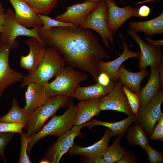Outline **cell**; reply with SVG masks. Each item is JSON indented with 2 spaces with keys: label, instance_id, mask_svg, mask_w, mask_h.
Wrapping results in <instances>:
<instances>
[{
  "label": "cell",
  "instance_id": "6da1fadb",
  "mask_svg": "<svg viewBox=\"0 0 163 163\" xmlns=\"http://www.w3.org/2000/svg\"><path fill=\"white\" fill-rule=\"evenodd\" d=\"M39 37L45 46L56 50L65 63L86 72L97 81L99 75L96 63L86 58L79 50L70 27H53L46 30H38Z\"/></svg>",
  "mask_w": 163,
  "mask_h": 163
},
{
  "label": "cell",
  "instance_id": "7a4b0ae2",
  "mask_svg": "<svg viewBox=\"0 0 163 163\" xmlns=\"http://www.w3.org/2000/svg\"><path fill=\"white\" fill-rule=\"evenodd\" d=\"M65 63L59 52L51 47L46 48L44 57L39 66L34 71L28 73L24 76L20 86L24 88L33 82L44 86L65 67Z\"/></svg>",
  "mask_w": 163,
  "mask_h": 163
},
{
  "label": "cell",
  "instance_id": "3957f363",
  "mask_svg": "<svg viewBox=\"0 0 163 163\" xmlns=\"http://www.w3.org/2000/svg\"><path fill=\"white\" fill-rule=\"evenodd\" d=\"M55 77L54 80L44 86L49 98L61 95L71 97L80 83L88 78L86 74L69 65L64 67Z\"/></svg>",
  "mask_w": 163,
  "mask_h": 163
},
{
  "label": "cell",
  "instance_id": "277c9868",
  "mask_svg": "<svg viewBox=\"0 0 163 163\" xmlns=\"http://www.w3.org/2000/svg\"><path fill=\"white\" fill-rule=\"evenodd\" d=\"M68 107V109L63 114L54 115L40 130L28 137L27 153L29 155L34 145L41 139L50 135L59 136L72 128L77 107L72 101L69 102Z\"/></svg>",
  "mask_w": 163,
  "mask_h": 163
},
{
  "label": "cell",
  "instance_id": "5b68a950",
  "mask_svg": "<svg viewBox=\"0 0 163 163\" xmlns=\"http://www.w3.org/2000/svg\"><path fill=\"white\" fill-rule=\"evenodd\" d=\"M69 98L63 95L50 97L45 104L35 109L30 115L27 122L26 128L27 136H30L40 130L49 118L69 103Z\"/></svg>",
  "mask_w": 163,
  "mask_h": 163
},
{
  "label": "cell",
  "instance_id": "8992f818",
  "mask_svg": "<svg viewBox=\"0 0 163 163\" xmlns=\"http://www.w3.org/2000/svg\"><path fill=\"white\" fill-rule=\"evenodd\" d=\"M40 28L29 29L23 26L16 21L14 11L12 9L8 8L5 13L0 43L7 45L11 50L15 48L18 45L16 39L19 36L34 37L42 42L38 34Z\"/></svg>",
  "mask_w": 163,
  "mask_h": 163
},
{
  "label": "cell",
  "instance_id": "52a82bcc",
  "mask_svg": "<svg viewBox=\"0 0 163 163\" xmlns=\"http://www.w3.org/2000/svg\"><path fill=\"white\" fill-rule=\"evenodd\" d=\"M107 5L105 0H101L81 23L80 27L90 29L100 35L103 43L108 49L110 42L112 46L114 43L113 34L109 30L107 21Z\"/></svg>",
  "mask_w": 163,
  "mask_h": 163
},
{
  "label": "cell",
  "instance_id": "ba28073f",
  "mask_svg": "<svg viewBox=\"0 0 163 163\" xmlns=\"http://www.w3.org/2000/svg\"><path fill=\"white\" fill-rule=\"evenodd\" d=\"M89 124V121L83 124L74 126L69 130L59 136L57 141L48 149L40 163H58L62 156L74 145L75 138L79 136L81 130Z\"/></svg>",
  "mask_w": 163,
  "mask_h": 163
},
{
  "label": "cell",
  "instance_id": "9c48e42d",
  "mask_svg": "<svg viewBox=\"0 0 163 163\" xmlns=\"http://www.w3.org/2000/svg\"><path fill=\"white\" fill-rule=\"evenodd\" d=\"M163 102V90L160 89L155 96L143 109H139L134 123L143 128L148 137L151 135L162 113L161 107Z\"/></svg>",
  "mask_w": 163,
  "mask_h": 163
},
{
  "label": "cell",
  "instance_id": "30bf717a",
  "mask_svg": "<svg viewBox=\"0 0 163 163\" xmlns=\"http://www.w3.org/2000/svg\"><path fill=\"white\" fill-rule=\"evenodd\" d=\"M123 84L118 80L106 95L100 99L101 110H111L123 112L128 116L133 114L126 96L123 88Z\"/></svg>",
  "mask_w": 163,
  "mask_h": 163
},
{
  "label": "cell",
  "instance_id": "8fae6325",
  "mask_svg": "<svg viewBox=\"0 0 163 163\" xmlns=\"http://www.w3.org/2000/svg\"><path fill=\"white\" fill-rule=\"evenodd\" d=\"M127 33L139 45L140 50L138 63L139 69H146L150 66L158 68L163 63V56L160 47L150 46L145 43L137 33L132 29L127 30Z\"/></svg>",
  "mask_w": 163,
  "mask_h": 163
},
{
  "label": "cell",
  "instance_id": "7c38bea8",
  "mask_svg": "<svg viewBox=\"0 0 163 163\" xmlns=\"http://www.w3.org/2000/svg\"><path fill=\"white\" fill-rule=\"evenodd\" d=\"M11 49L7 44L0 43V97L5 90L12 85L21 81L24 76L12 69L9 64Z\"/></svg>",
  "mask_w": 163,
  "mask_h": 163
},
{
  "label": "cell",
  "instance_id": "4fadbf2b",
  "mask_svg": "<svg viewBox=\"0 0 163 163\" xmlns=\"http://www.w3.org/2000/svg\"><path fill=\"white\" fill-rule=\"evenodd\" d=\"M107 5V21L108 27L113 34L115 33L122 25L133 16L140 18L138 14L139 8L131 6L120 8L113 0H105Z\"/></svg>",
  "mask_w": 163,
  "mask_h": 163
},
{
  "label": "cell",
  "instance_id": "5bb4252c",
  "mask_svg": "<svg viewBox=\"0 0 163 163\" xmlns=\"http://www.w3.org/2000/svg\"><path fill=\"white\" fill-rule=\"evenodd\" d=\"M121 37L123 48L122 54L119 55L117 59L109 62H105L103 60L96 62L99 74L104 72L107 74L110 79L116 82L119 80L118 75V70L123 63L127 59L131 58L139 59L140 52H133L129 49L128 43L124 40L122 34H120Z\"/></svg>",
  "mask_w": 163,
  "mask_h": 163
},
{
  "label": "cell",
  "instance_id": "9a60e30c",
  "mask_svg": "<svg viewBox=\"0 0 163 163\" xmlns=\"http://www.w3.org/2000/svg\"><path fill=\"white\" fill-rule=\"evenodd\" d=\"M25 43L29 47V53L27 56H21L19 65L27 69L28 73H31L38 68L42 62L46 47L43 42L34 37H30Z\"/></svg>",
  "mask_w": 163,
  "mask_h": 163
},
{
  "label": "cell",
  "instance_id": "2e32d148",
  "mask_svg": "<svg viewBox=\"0 0 163 163\" xmlns=\"http://www.w3.org/2000/svg\"><path fill=\"white\" fill-rule=\"evenodd\" d=\"M14 10L16 21L23 26L31 29L40 28L43 22L39 14L36 13L24 0H9Z\"/></svg>",
  "mask_w": 163,
  "mask_h": 163
},
{
  "label": "cell",
  "instance_id": "e0dca14e",
  "mask_svg": "<svg viewBox=\"0 0 163 163\" xmlns=\"http://www.w3.org/2000/svg\"><path fill=\"white\" fill-rule=\"evenodd\" d=\"M112 136H113V133L107 128L102 138L94 144L86 147L74 145L68 152L70 155H82L86 160L96 157H103L109 146V141Z\"/></svg>",
  "mask_w": 163,
  "mask_h": 163
},
{
  "label": "cell",
  "instance_id": "ac0fdd59",
  "mask_svg": "<svg viewBox=\"0 0 163 163\" xmlns=\"http://www.w3.org/2000/svg\"><path fill=\"white\" fill-rule=\"evenodd\" d=\"M97 3L85 2L68 6L66 11L54 19L79 26L81 23L96 6Z\"/></svg>",
  "mask_w": 163,
  "mask_h": 163
},
{
  "label": "cell",
  "instance_id": "d6986e66",
  "mask_svg": "<svg viewBox=\"0 0 163 163\" xmlns=\"http://www.w3.org/2000/svg\"><path fill=\"white\" fill-rule=\"evenodd\" d=\"M49 98L44 86L36 83H31L27 86L25 92L26 105L23 108L30 115L37 108L45 104Z\"/></svg>",
  "mask_w": 163,
  "mask_h": 163
},
{
  "label": "cell",
  "instance_id": "ffe728a7",
  "mask_svg": "<svg viewBox=\"0 0 163 163\" xmlns=\"http://www.w3.org/2000/svg\"><path fill=\"white\" fill-rule=\"evenodd\" d=\"M115 84L116 82L112 80L107 86L103 85L97 82L94 85L88 86L81 87L79 85L71 97L75 98L79 101L100 99L110 92Z\"/></svg>",
  "mask_w": 163,
  "mask_h": 163
},
{
  "label": "cell",
  "instance_id": "44dd1931",
  "mask_svg": "<svg viewBox=\"0 0 163 163\" xmlns=\"http://www.w3.org/2000/svg\"><path fill=\"white\" fill-rule=\"evenodd\" d=\"M100 99L80 101L76 106L77 112L74 120V126L85 124L93 117L98 116L101 111L99 106Z\"/></svg>",
  "mask_w": 163,
  "mask_h": 163
},
{
  "label": "cell",
  "instance_id": "7402d4cb",
  "mask_svg": "<svg viewBox=\"0 0 163 163\" xmlns=\"http://www.w3.org/2000/svg\"><path fill=\"white\" fill-rule=\"evenodd\" d=\"M149 75L146 69H142L138 72H133L127 70L122 64L118 71L119 80L123 85L131 92L138 94L141 89V83Z\"/></svg>",
  "mask_w": 163,
  "mask_h": 163
},
{
  "label": "cell",
  "instance_id": "603a6c76",
  "mask_svg": "<svg viewBox=\"0 0 163 163\" xmlns=\"http://www.w3.org/2000/svg\"><path fill=\"white\" fill-rule=\"evenodd\" d=\"M161 88L158 68L151 67V74L145 87L141 88L139 93L140 106L139 109L144 108L155 96Z\"/></svg>",
  "mask_w": 163,
  "mask_h": 163
},
{
  "label": "cell",
  "instance_id": "cb8c5ba5",
  "mask_svg": "<svg viewBox=\"0 0 163 163\" xmlns=\"http://www.w3.org/2000/svg\"><path fill=\"white\" fill-rule=\"evenodd\" d=\"M130 29L137 33L142 32L145 35L152 36L163 34V13L157 17L149 21L138 22L130 21Z\"/></svg>",
  "mask_w": 163,
  "mask_h": 163
},
{
  "label": "cell",
  "instance_id": "d4e9b609",
  "mask_svg": "<svg viewBox=\"0 0 163 163\" xmlns=\"http://www.w3.org/2000/svg\"><path fill=\"white\" fill-rule=\"evenodd\" d=\"M135 117V115L133 114L124 120L115 122L103 121L93 119L89 121V124L87 126L90 129L97 125L105 126L112 132L113 136H118L121 138L126 134L129 127L134 123Z\"/></svg>",
  "mask_w": 163,
  "mask_h": 163
},
{
  "label": "cell",
  "instance_id": "484cf974",
  "mask_svg": "<svg viewBox=\"0 0 163 163\" xmlns=\"http://www.w3.org/2000/svg\"><path fill=\"white\" fill-rule=\"evenodd\" d=\"M126 133L127 141L130 145H139L145 150L149 144V140L145 131L141 126L134 122L133 125L128 128Z\"/></svg>",
  "mask_w": 163,
  "mask_h": 163
},
{
  "label": "cell",
  "instance_id": "4316f807",
  "mask_svg": "<svg viewBox=\"0 0 163 163\" xmlns=\"http://www.w3.org/2000/svg\"><path fill=\"white\" fill-rule=\"evenodd\" d=\"M29 116L30 115L20 107L16 100L14 99L10 109L5 115L0 118V123H19L23 124L26 128Z\"/></svg>",
  "mask_w": 163,
  "mask_h": 163
},
{
  "label": "cell",
  "instance_id": "83f0119b",
  "mask_svg": "<svg viewBox=\"0 0 163 163\" xmlns=\"http://www.w3.org/2000/svg\"><path fill=\"white\" fill-rule=\"evenodd\" d=\"M121 139L117 136L112 144L108 146L103 156L107 163H116L127 152L126 149L120 145Z\"/></svg>",
  "mask_w": 163,
  "mask_h": 163
},
{
  "label": "cell",
  "instance_id": "f1b7e54d",
  "mask_svg": "<svg viewBox=\"0 0 163 163\" xmlns=\"http://www.w3.org/2000/svg\"><path fill=\"white\" fill-rule=\"evenodd\" d=\"M36 13L48 16L58 4V0H24Z\"/></svg>",
  "mask_w": 163,
  "mask_h": 163
},
{
  "label": "cell",
  "instance_id": "f546056e",
  "mask_svg": "<svg viewBox=\"0 0 163 163\" xmlns=\"http://www.w3.org/2000/svg\"><path fill=\"white\" fill-rule=\"evenodd\" d=\"M39 15L43 23V25L40 29L43 30H47L53 27H75L71 23L56 20L48 16L40 14H39Z\"/></svg>",
  "mask_w": 163,
  "mask_h": 163
},
{
  "label": "cell",
  "instance_id": "4dcf8cb0",
  "mask_svg": "<svg viewBox=\"0 0 163 163\" xmlns=\"http://www.w3.org/2000/svg\"><path fill=\"white\" fill-rule=\"evenodd\" d=\"M21 148L20 154L18 160L19 163H30L31 161L29 158L27 153L28 144V137L26 133H21Z\"/></svg>",
  "mask_w": 163,
  "mask_h": 163
},
{
  "label": "cell",
  "instance_id": "1f68e13d",
  "mask_svg": "<svg viewBox=\"0 0 163 163\" xmlns=\"http://www.w3.org/2000/svg\"><path fill=\"white\" fill-rule=\"evenodd\" d=\"M123 88L127 97L133 114L137 115L140 106V98L139 94L134 93L123 85Z\"/></svg>",
  "mask_w": 163,
  "mask_h": 163
},
{
  "label": "cell",
  "instance_id": "d6a6232c",
  "mask_svg": "<svg viewBox=\"0 0 163 163\" xmlns=\"http://www.w3.org/2000/svg\"><path fill=\"white\" fill-rule=\"evenodd\" d=\"M147 153L148 160L150 163L163 162L162 153L154 149L148 144L145 150Z\"/></svg>",
  "mask_w": 163,
  "mask_h": 163
},
{
  "label": "cell",
  "instance_id": "836d02e7",
  "mask_svg": "<svg viewBox=\"0 0 163 163\" xmlns=\"http://www.w3.org/2000/svg\"><path fill=\"white\" fill-rule=\"evenodd\" d=\"M151 139L163 141V113H161L149 137Z\"/></svg>",
  "mask_w": 163,
  "mask_h": 163
},
{
  "label": "cell",
  "instance_id": "e575fe53",
  "mask_svg": "<svg viewBox=\"0 0 163 163\" xmlns=\"http://www.w3.org/2000/svg\"><path fill=\"white\" fill-rule=\"evenodd\" d=\"M24 126L19 123H0V132L21 133Z\"/></svg>",
  "mask_w": 163,
  "mask_h": 163
},
{
  "label": "cell",
  "instance_id": "d590c367",
  "mask_svg": "<svg viewBox=\"0 0 163 163\" xmlns=\"http://www.w3.org/2000/svg\"><path fill=\"white\" fill-rule=\"evenodd\" d=\"M15 133L11 132H0V155L4 161H6L4 153L5 149L12 139Z\"/></svg>",
  "mask_w": 163,
  "mask_h": 163
},
{
  "label": "cell",
  "instance_id": "8d00e7d4",
  "mask_svg": "<svg viewBox=\"0 0 163 163\" xmlns=\"http://www.w3.org/2000/svg\"><path fill=\"white\" fill-rule=\"evenodd\" d=\"M137 162L134 153L132 151L127 152L123 157L116 163H135Z\"/></svg>",
  "mask_w": 163,
  "mask_h": 163
},
{
  "label": "cell",
  "instance_id": "74e56055",
  "mask_svg": "<svg viewBox=\"0 0 163 163\" xmlns=\"http://www.w3.org/2000/svg\"><path fill=\"white\" fill-rule=\"evenodd\" d=\"M111 81L107 74L104 72H101L99 74L97 82L103 85L107 86L110 84Z\"/></svg>",
  "mask_w": 163,
  "mask_h": 163
},
{
  "label": "cell",
  "instance_id": "f35d334b",
  "mask_svg": "<svg viewBox=\"0 0 163 163\" xmlns=\"http://www.w3.org/2000/svg\"><path fill=\"white\" fill-rule=\"evenodd\" d=\"M148 44L153 46L160 47L163 45V40H154L152 39L150 36H148L145 38Z\"/></svg>",
  "mask_w": 163,
  "mask_h": 163
},
{
  "label": "cell",
  "instance_id": "ab89813d",
  "mask_svg": "<svg viewBox=\"0 0 163 163\" xmlns=\"http://www.w3.org/2000/svg\"><path fill=\"white\" fill-rule=\"evenodd\" d=\"M150 8L146 5H143L139 7L138 14L140 17H146L149 14Z\"/></svg>",
  "mask_w": 163,
  "mask_h": 163
},
{
  "label": "cell",
  "instance_id": "60d3db41",
  "mask_svg": "<svg viewBox=\"0 0 163 163\" xmlns=\"http://www.w3.org/2000/svg\"><path fill=\"white\" fill-rule=\"evenodd\" d=\"M5 13L4 8L2 3L0 2V34H1L3 30Z\"/></svg>",
  "mask_w": 163,
  "mask_h": 163
},
{
  "label": "cell",
  "instance_id": "b9f144b4",
  "mask_svg": "<svg viewBox=\"0 0 163 163\" xmlns=\"http://www.w3.org/2000/svg\"><path fill=\"white\" fill-rule=\"evenodd\" d=\"M86 160L87 162L90 163H107L102 156L95 157Z\"/></svg>",
  "mask_w": 163,
  "mask_h": 163
},
{
  "label": "cell",
  "instance_id": "7bdbcfd3",
  "mask_svg": "<svg viewBox=\"0 0 163 163\" xmlns=\"http://www.w3.org/2000/svg\"><path fill=\"white\" fill-rule=\"evenodd\" d=\"M159 80L161 85L160 89H163V63L161 64L158 68Z\"/></svg>",
  "mask_w": 163,
  "mask_h": 163
},
{
  "label": "cell",
  "instance_id": "ee69618b",
  "mask_svg": "<svg viewBox=\"0 0 163 163\" xmlns=\"http://www.w3.org/2000/svg\"><path fill=\"white\" fill-rule=\"evenodd\" d=\"M155 0H145L143 1L138 2H137L136 3V4H141L146 3L147 2H151L152 1H155Z\"/></svg>",
  "mask_w": 163,
  "mask_h": 163
},
{
  "label": "cell",
  "instance_id": "f6af8a7d",
  "mask_svg": "<svg viewBox=\"0 0 163 163\" xmlns=\"http://www.w3.org/2000/svg\"><path fill=\"white\" fill-rule=\"evenodd\" d=\"M101 0H84L85 2H91L95 3H97ZM122 1V0H120Z\"/></svg>",
  "mask_w": 163,
  "mask_h": 163
},
{
  "label": "cell",
  "instance_id": "bcb514c9",
  "mask_svg": "<svg viewBox=\"0 0 163 163\" xmlns=\"http://www.w3.org/2000/svg\"><path fill=\"white\" fill-rule=\"evenodd\" d=\"M0 37H1V34H0Z\"/></svg>",
  "mask_w": 163,
  "mask_h": 163
}]
</instances>
